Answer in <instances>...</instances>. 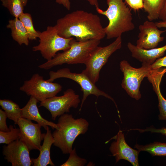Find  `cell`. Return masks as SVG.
Returning a JSON list of instances; mask_svg holds the SVG:
<instances>
[{"label": "cell", "mask_w": 166, "mask_h": 166, "mask_svg": "<svg viewBox=\"0 0 166 166\" xmlns=\"http://www.w3.org/2000/svg\"><path fill=\"white\" fill-rule=\"evenodd\" d=\"M58 34L66 38L75 37L77 41L101 40L106 36L100 17L83 10H77L58 19L54 26Z\"/></svg>", "instance_id": "obj_1"}, {"label": "cell", "mask_w": 166, "mask_h": 166, "mask_svg": "<svg viewBox=\"0 0 166 166\" xmlns=\"http://www.w3.org/2000/svg\"><path fill=\"white\" fill-rule=\"evenodd\" d=\"M108 8L103 10L96 9L97 12L106 16L109 22L104 28L106 38L111 39L121 36L122 34L133 30L131 10L123 0H107Z\"/></svg>", "instance_id": "obj_2"}, {"label": "cell", "mask_w": 166, "mask_h": 166, "mask_svg": "<svg viewBox=\"0 0 166 166\" xmlns=\"http://www.w3.org/2000/svg\"><path fill=\"white\" fill-rule=\"evenodd\" d=\"M57 124L58 128L52 134L53 144L65 154L71 152L75 139L80 135L85 133L89 126L85 119H75L71 114L67 113L60 116Z\"/></svg>", "instance_id": "obj_3"}, {"label": "cell", "mask_w": 166, "mask_h": 166, "mask_svg": "<svg viewBox=\"0 0 166 166\" xmlns=\"http://www.w3.org/2000/svg\"><path fill=\"white\" fill-rule=\"evenodd\" d=\"M100 40L91 39L79 41L75 38L67 50L57 53L51 60L39 65L41 69H49L64 64H85L93 51L98 47Z\"/></svg>", "instance_id": "obj_4"}, {"label": "cell", "mask_w": 166, "mask_h": 166, "mask_svg": "<svg viewBox=\"0 0 166 166\" xmlns=\"http://www.w3.org/2000/svg\"><path fill=\"white\" fill-rule=\"evenodd\" d=\"M38 38L39 44L33 47L32 50L39 51L47 61L54 57L57 52L68 49L74 39L73 37L66 38L61 37L54 26H49L45 30L39 31Z\"/></svg>", "instance_id": "obj_5"}, {"label": "cell", "mask_w": 166, "mask_h": 166, "mask_svg": "<svg viewBox=\"0 0 166 166\" xmlns=\"http://www.w3.org/2000/svg\"><path fill=\"white\" fill-rule=\"evenodd\" d=\"M49 78L47 80L53 82L57 79L64 78L71 79L77 83L81 86L83 92V97L79 111H81L84 103L90 95H95L98 98L103 96L111 100L114 103L119 112L117 105L113 98L105 92L99 89L89 78L83 72L77 73L72 72L68 68H63L56 71H51L49 72Z\"/></svg>", "instance_id": "obj_6"}, {"label": "cell", "mask_w": 166, "mask_h": 166, "mask_svg": "<svg viewBox=\"0 0 166 166\" xmlns=\"http://www.w3.org/2000/svg\"><path fill=\"white\" fill-rule=\"evenodd\" d=\"M142 65L139 68H135L125 60L121 61L120 64V69L123 74L122 87L130 97L136 100L141 97L140 90L141 81L152 69L151 65Z\"/></svg>", "instance_id": "obj_7"}, {"label": "cell", "mask_w": 166, "mask_h": 166, "mask_svg": "<svg viewBox=\"0 0 166 166\" xmlns=\"http://www.w3.org/2000/svg\"><path fill=\"white\" fill-rule=\"evenodd\" d=\"M121 36L116 38L109 45L104 47L98 46L93 51L85 64V69L82 72L94 84L98 80L100 70L107 62L111 55L121 47Z\"/></svg>", "instance_id": "obj_8"}, {"label": "cell", "mask_w": 166, "mask_h": 166, "mask_svg": "<svg viewBox=\"0 0 166 166\" xmlns=\"http://www.w3.org/2000/svg\"><path fill=\"white\" fill-rule=\"evenodd\" d=\"M62 89L59 84L45 80L42 76L37 73L30 80L25 81L20 90L41 102L56 96Z\"/></svg>", "instance_id": "obj_9"}, {"label": "cell", "mask_w": 166, "mask_h": 166, "mask_svg": "<svg viewBox=\"0 0 166 166\" xmlns=\"http://www.w3.org/2000/svg\"><path fill=\"white\" fill-rule=\"evenodd\" d=\"M80 102L79 95L69 89L61 96H56L40 102L39 106L44 107L48 110L52 119L54 120L57 117L69 113L71 108H77Z\"/></svg>", "instance_id": "obj_10"}, {"label": "cell", "mask_w": 166, "mask_h": 166, "mask_svg": "<svg viewBox=\"0 0 166 166\" xmlns=\"http://www.w3.org/2000/svg\"><path fill=\"white\" fill-rule=\"evenodd\" d=\"M18 124L20 130L19 139L26 145L30 151H39L41 142L45 135L41 132L42 126L38 123H33L30 120L22 117L18 120Z\"/></svg>", "instance_id": "obj_11"}, {"label": "cell", "mask_w": 166, "mask_h": 166, "mask_svg": "<svg viewBox=\"0 0 166 166\" xmlns=\"http://www.w3.org/2000/svg\"><path fill=\"white\" fill-rule=\"evenodd\" d=\"M123 131L120 129L116 135L106 143L114 139L111 144L109 150L115 157L116 163L121 160H126L133 166H139L138 156L140 151L130 147L126 143Z\"/></svg>", "instance_id": "obj_12"}, {"label": "cell", "mask_w": 166, "mask_h": 166, "mask_svg": "<svg viewBox=\"0 0 166 166\" xmlns=\"http://www.w3.org/2000/svg\"><path fill=\"white\" fill-rule=\"evenodd\" d=\"M30 151L26 145L18 139L4 146L2 152L5 159L12 166H30L32 162Z\"/></svg>", "instance_id": "obj_13"}, {"label": "cell", "mask_w": 166, "mask_h": 166, "mask_svg": "<svg viewBox=\"0 0 166 166\" xmlns=\"http://www.w3.org/2000/svg\"><path fill=\"white\" fill-rule=\"evenodd\" d=\"M139 29L140 32L136 45L138 48L145 49L155 48L164 39L161 35L166 31L159 30L152 21L144 22L139 26Z\"/></svg>", "instance_id": "obj_14"}, {"label": "cell", "mask_w": 166, "mask_h": 166, "mask_svg": "<svg viewBox=\"0 0 166 166\" xmlns=\"http://www.w3.org/2000/svg\"><path fill=\"white\" fill-rule=\"evenodd\" d=\"M166 73V68L162 67L151 69L148 75L147 79L152 85L153 89L158 98V107L159 110V120H166V99L161 94L160 85L164 74Z\"/></svg>", "instance_id": "obj_15"}, {"label": "cell", "mask_w": 166, "mask_h": 166, "mask_svg": "<svg viewBox=\"0 0 166 166\" xmlns=\"http://www.w3.org/2000/svg\"><path fill=\"white\" fill-rule=\"evenodd\" d=\"M127 47L132 57L143 64L149 65H152L156 60L163 56L166 51V45L158 48L145 49L138 48L128 42Z\"/></svg>", "instance_id": "obj_16"}, {"label": "cell", "mask_w": 166, "mask_h": 166, "mask_svg": "<svg viewBox=\"0 0 166 166\" xmlns=\"http://www.w3.org/2000/svg\"><path fill=\"white\" fill-rule=\"evenodd\" d=\"M38 102L34 97L30 96L26 104L22 109V117L36 121L46 130L48 126L53 129H57V124L45 119L40 114L37 105Z\"/></svg>", "instance_id": "obj_17"}, {"label": "cell", "mask_w": 166, "mask_h": 166, "mask_svg": "<svg viewBox=\"0 0 166 166\" xmlns=\"http://www.w3.org/2000/svg\"><path fill=\"white\" fill-rule=\"evenodd\" d=\"M46 132L43 140V142L39 150L40 154L36 158L31 159L34 166H46L48 165L54 166L50 156L51 146L54 140L51 131L48 127Z\"/></svg>", "instance_id": "obj_18"}, {"label": "cell", "mask_w": 166, "mask_h": 166, "mask_svg": "<svg viewBox=\"0 0 166 166\" xmlns=\"http://www.w3.org/2000/svg\"><path fill=\"white\" fill-rule=\"evenodd\" d=\"M6 27L10 30L13 39L20 45H29V40L27 32L22 22L18 18H14L9 20Z\"/></svg>", "instance_id": "obj_19"}, {"label": "cell", "mask_w": 166, "mask_h": 166, "mask_svg": "<svg viewBox=\"0 0 166 166\" xmlns=\"http://www.w3.org/2000/svg\"><path fill=\"white\" fill-rule=\"evenodd\" d=\"M0 105L6 113L8 119L13 121L15 124H18L22 118V109L16 103L8 99L0 100Z\"/></svg>", "instance_id": "obj_20"}, {"label": "cell", "mask_w": 166, "mask_h": 166, "mask_svg": "<svg viewBox=\"0 0 166 166\" xmlns=\"http://www.w3.org/2000/svg\"><path fill=\"white\" fill-rule=\"evenodd\" d=\"M165 0H143L144 11L147 14L148 20L152 21L159 18V14Z\"/></svg>", "instance_id": "obj_21"}, {"label": "cell", "mask_w": 166, "mask_h": 166, "mask_svg": "<svg viewBox=\"0 0 166 166\" xmlns=\"http://www.w3.org/2000/svg\"><path fill=\"white\" fill-rule=\"evenodd\" d=\"M134 147L140 152H147L152 156H166V143L155 142L144 145L136 144Z\"/></svg>", "instance_id": "obj_22"}, {"label": "cell", "mask_w": 166, "mask_h": 166, "mask_svg": "<svg viewBox=\"0 0 166 166\" xmlns=\"http://www.w3.org/2000/svg\"><path fill=\"white\" fill-rule=\"evenodd\" d=\"M18 18L24 26L29 40H35L38 38L39 31H37L35 29L32 17L30 14L23 13Z\"/></svg>", "instance_id": "obj_23"}, {"label": "cell", "mask_w": 166, "mask_h": 166, "mask_svg": "<svg viewBox=\"0 0 166 166\" xmlns=\"http://www.w3.org/2000/svg\"><path fill=\"white\" fill-rule=\"evenodd\" d=\"M1 1L2 5L14 18H18L24 13L25 6L22 0H1Z\"/></svg>", "instance_id": "obj_24"}, {"label": "cell", "mask_w": 166, "mask_h": 166, "mask_svg": "<svg viewBox=\"0 0 166 166\" xmlns=\"http://www.w3.org/2000/svg\"><path fill=\"white\" fill-rule=\"evenodd\" d=\"M7 132L0 131V143L9 144L20 138L19 128H14L12 125L9 127Z\"/></svg>", "instance_id": "obj_25"}, {"label": "cell", "mask_w": 166, "mask_h": 166, "mask_svg": "<svg viewBox=\"0 0 166 166\" xmlns=\"http://www.w3.org/2000/svg\"><path fill=\"white\" fill-rule=\"evenodd\" d=\"M69 154L68 159L61 165V166H83L87 163L86 159L78 156L76 152L75 148L73 149Z\"/></svg>", "instance_id": "obj_26"}, {"label": "cell", "mask_w": 166, "mask_h": 166, "mask_svg": "<svg viewBox=\"0 0 166 166\" xmlns=\"http://www.w3.org/2000/svg\"><path fill=\"white\" fill-rule=\"evenodd\" d=\"M131 130H137L140 133H143L146 132H150L152 133H160L166 136V127H163L160 128H156L152 126H151L147 127L145 129L135 128L131 129L128 130V131Z\"/></svg>", "instance_id": "obj_27"}, {"label": "cell", "mask_w": 166, "mask_h": 166, "mask_svg": "<svg viewBox=\"0 0 166 166\" xmlns=\"http://www.w3.org/2000/svg\"><path fill=\"white\" fill-rule=\"evenodd\" d=\"M7 118V116L5 111L0 109V131L7 132L9 131V128L6 124Z\"/></svg>", "instance_id": "obj_28"}, {"label": "cell", "mask_w": 166, "mask_h": 166, "mask_svg": "<svg viewBox=\"0 0 166 166\" xmlns=\"http://www.w3.org/2000/svg\"><path fill=\"white\" fill-rule=\"evenodd\" d=\"M125 2L130 7L135 10L143 8V0H125Z\"/></svg>", "instance_id": "obj_29"}, {"label": "cell", "mask_w": 166, "mask_h": 166, "mask_svg": "<svg viewBox=\"0 0 166 166\" xmlns=\"http://www.w3.org/2000/svg\"><path fill=\"white\" fill-rule=\"evenodd\" d=\"M162 67L166 68V56L157 59L153 64L151 65L152 69Z\"/></svg>", "instance_id": "obj_30"}, {"label": "cell", "mask_w": 166, "mask_h": 166, "mask_svg": "<svg viewBox=\"0 0 166 166\" xmlns=\"http://www.w3.org/2000/svg\"><path fill=\"white\" fill-rule=\"evenodd\" d=\"M70 0H55L56 3L62 5L68 10H69L71 7Z\"/></svg>", "instance_id": "obj_31"}, {"label": "cell", "mask_w": 166, "mask_h": 166, "mask_svg": "<svg viewBox=\"0 0 166 166\" xmlns=\"http://www.w3.org/2000/svg\"><path fill=\"white\" fill-rule=\"evenodd\" d=\"M159 18L161 21L166 22V0L159 14Z\"/></svg>", "instance_id": "obj_32"}, {"label": "cell", "mask_w": 166, "mask_h": 166, "mask_svg": "<svg viewBox=\"0 0 166 166\" xmlns=\"http://www.w3.org/2000/svg\"><path fill=\"white\" fill-rule=\"evenodd\" d=\"M155 24L158 28H166V22L160 21L155 22ZM165 31H166V30Z\"/></svg>", "instance_id": "obj_33"}, {"label": "cell", "mask_w": 166, "mask_h": 166, "mask_svg": "<svg viewBox=\"0 0 166 166\" xmlns=\"http://www.w3.org/2000/svg\"><path fill=\"white\" fill-rule=\"evenodd\" d=\"M91 5L95 6L96 9L99 8L98 0H86Z\"/></svg>", "instance_id": "obj_34"}, {"label": "cell", "mask_w": 166, "mask_h": 166, "mask_svg": "<svg viewBox=\"0 0 166 166\" xmlns=\"http://www.w3.org/2000/svg\"><path fill=\"white\" fill-rule=\"evenodd\" d=\"M24 6H25L27 3L28 0H22Z\"/></svg>", "instance_id": "obj_35"}]
</instances>
